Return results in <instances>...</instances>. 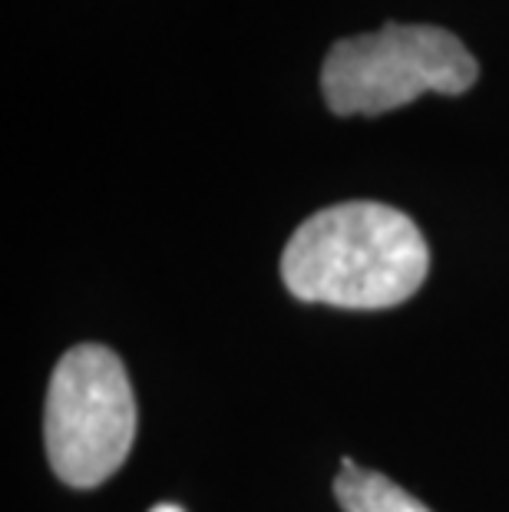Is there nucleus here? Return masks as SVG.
Returning <instances> with one entry per match:
<instances>
[{
	"label": "nucleus",
	"mask_w": 509,
	"mask_h": 512,
	"mask_svg": "<svg viewBox=\"0 0 509 512\" xmlns=\"http://www.w3.org/2000/svg\"><path fill=\"white\" fill-rule=\"evenodd\" d=\"M430 248L417 222L384 202H341L314 212L281 255L285 288L301 301L381 311L427 278Z\"/></svg>",
	"instance_id": "nucleus-1"
},
{
	"label": "nucleus",
	"mask_w": 509,
	"mask_h": 512,
	"mask_svg": "<svg viewBox=\"0 0 509 512\" xmlns=\"http://www.w3.org/2000/svg\"><path fill=\"white\" fill-rule=\"evenodd\" d=\"M480 67L450 30L430 24H384L344 37L321 67V93L338 116H381L427 93L463 96Z\"/></svg>",
	"instance_id": "nucleus-2"
},
{
	"label": "nucleus",
	"mask_w": 509,
	"mask_h": 512,
	"mask_svg": "<svg viewBox=\"0 0 509 512\" xmlns=\"http://www.w3.org/2000/svg\"><path fill=\"white\" fill-rule=\"evenodd\" d=\"M136 437V397L123 361L103 344H80L50 377L43 440L50 466L73 489L106 483Z\"/></svg>",
	"instance_id": "nucleus-3"
},
{
	"label": "nucleus",
	"mask_w": 509,
	"mask_h": 512,
	"mask_svg": "<svg viewBox=\"0 0 509 512\" xmlns=\"http://www.w3.org/2000/svg\"><path fill=\"white\" fill-rule=\"evenodd\" d=\"M334 496L344 512H430L404 486H397L384 473L364 470L351 456H344L341 476L334 479Z\"/></svg>",
	"instance_id": "nucleus-4"
},
{
	"label": "nucleus",
	"mask_w": 509,
	"mask_h": 512,
	"mask_svg": "<svg viewBox=\"0 0 509 512\" xmlns=\"http://www.w3.org/2000/svg\"><path fill=\"white\" fill-rule=\"evenodd\" d=\"M149 512H186V509H179V506H172V503H162V506L149 509Z\"/></svg>",
	"instance_id": "nucleus-5"
}]
</instances>
